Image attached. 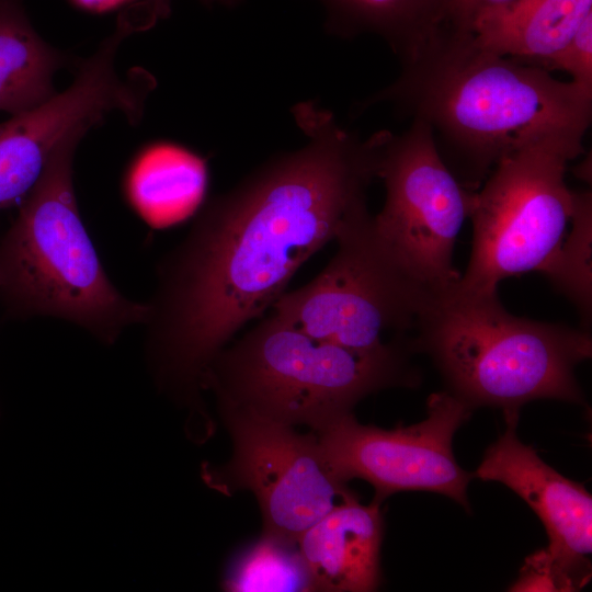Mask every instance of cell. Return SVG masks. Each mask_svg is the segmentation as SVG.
<instances>
[{"instance_id":"1","label":"cell","mask_w":592,"mask_h":592,"mask_svg":"<svg viewBox=\"0 0 592 592\" xmlns=\"http://www.w3.org/2000/svg\"><path fill=\"white\" fill-rule=\"evenodd\" d=\"M301 148L263 163L212 198L159 262L148 305L146 358L157 388L201 423L215 356L285 293L299 266L367 205L373 141L312 102L293 110Z\"/></svg>"},{"instance_id":"2","label":"cell","mask_w":592,"mask_h":592,"mask_svg":"<svg viewBox=\"0 0 592 592\" xmlns=\"http://www.w3.org/2000/svg\"><path fill=\"white\" fill-rule=\"evenodd\" d=\"M382 102L431 128L444 162L469 191L506 155L551 133H587L592 116V93L572 81L446 30L363 109Z\"/></svg>"},{"instance_id":"3","label":"cell","mask_w":592,"mask_h":592,"mask_svg":"<svg viewBox=\"0 0 592 592\" xmlns=\"http://www.w3.org/2000/svg\"><path fill=\"white\" fill-rule=\"evenodd\" d=\"M409 339L372 350L318 340L275 314L213 360L204 379L217 406L319 432L364 397L420 383Z\"/></svg>"},{"instance_id":"4","label":"cell","mask_w":592,"mask_h":592,"mask_svg":"<svg viewBox=\"0 0 592 592\" xmlns=\"http://www.w3.org/2000/svg\"><path fill=\"white\" fill-rule=\"evenodd\" d=\"M455 285L435 295L409 339L413 351L432 357L451 394L471 408L503 410L542 398L583 401L574 368L591 357L589 330L516 317L498 289Z\"/></svg>"},{"instance_id":"5","label":"cell","mask_w":592,"mask_h":592,"mask_svg":"<svg viewBox=\"0 0 592 592\" xmlns=\"http://www.w3.org/2000/svg\"><path fill=\"white\" fill-rule=\"evenodd\" d=\"M82 138L57 149L0 238V294L13 316L61 319L113 344L148 305L111 282L81 219L72 166Z\"/></svg>"},{"instance_id":"6","label":"cell","mask_w":592,"mask_h":592,"mask_svg":"<svg viewBox=\"0 0 592 592\" xmlns=\"http://www.w3.org/2000/svg\"><path fill=\"white\" fill-rule=\"evenodd\" d=\"M584 135L551 133L496 164L474 192L471 253L456 288L497 291L509 276L540 272L563 240L571 218L574 191L567 186L566 171L583 153Z\"/></svg>"},{"instance_id":"7","label":"cell","mask_w":592,"mask_h":592,"mask_svg":"<svg viewBox=\"0 0 592 592\" xmlns=\"http://www.w3.org/2000/svg\"><path fill=\"white\" fill-rule=\"evenodd\" d=\"M338 249L309 283L285 292L272 312L318 340L356 350L379 348L385 332L414 330L434 294L391 252L367 205L344 223Z\"/></svg>"},{"instance_id":"8","label":"cell","mask_w":592,"mask_h":592,"mask_svg":"<svg viewBox=\"0 0 592 592\" xmlns=\"http://www.w3.org/2000/svg\"><path fill=\"white\" fill-rule=\"evenodd\" d=\"M372 139L376 178L386 190L373 216L376 230L419 282L434 294L446 292L462 276L453 252L475 191L449 170L424 122L412 119L401 134L380 130Z\"/></svg>"},{"instance_id":"9","label":"cell","mask_w":592,"mask_h":592,"mask_svg":"<svg viewBox=\"0 0 592 592\" xmlns=\"http://www.w3.org/2000/svg\"><path fill=\"white\" fill-rule=\"evenodd\" d=\"M232 454L220 467L204 466L205 483L224 493L250 491L262 534L297 542L316 521L355 494L328 465L316 433L238 409L217 406Z\"/></svg>"},{"instance_id":"10","label":"cell","mask_w":592,"mask_h":592,"mask_svg":"<svg viewBox=\"0 0 592 592\" xmlns=\"http://www.w3.org/2000/svg\"><path fill=\"white\" fill-rule=\"evenodd\" d=\"M471 411L455 395L440 391L429 396L426 418L419 423L387 430L361 424L349 413L316 435L335 476L344 482L366 480L376 502L418 490L444 494L469 510L467 487L475 476L457 464L452 441Z\"/></svg>"},{"instance_id":"11","label":"cell","mask_w":592,"mask_h":592,"mask_svg":"<svg viewBox=\"0 0 592 592\" xmlns=\"http://www.w3.org/2000/svg\"><path fill=\"white\" fill-rule=\"evenodd\" d=\"M504 433L485 452L475 478L498 481L520 496L543 522L550 559L581 589L591 577L592 498L516 434L519 410H503Z\"/></svg>"},{"instance_id":"12","label":"cell","mask_w":592,"mask_h":592,"mask_svg":"<svg viewBox=\"0 0 592 592\" xmlns=\"http://www.w3.org/2000/svg\"><path fill=\"white\" fill-rule=\"evenodd\" d=\"M102 105L95 91L72 81L42 105L0 124V209L23 200L57 149L98 125Z\"/></svg>"},{"instance_id":"13","label":"cell","mask_w":592,"mask_h":592,"mask_svg":"<svg viewBox=\"0 0 592 592\" xmlns=\"http://www.w3.org/2000/svg\"><path fill=\"white\" fill-rule=\"evenodd\" d=\"M380 503L356 496L333 506L297 539L314 591L368 592L379 584Z\"/></svg>"},{"instance_id":"14","label":"cell","mask_w":592,"mask_h":592,"mask_svg":"<svg viewBox=\"0 0 592 592\" xmlns=\"http://www.w3.org/2000/svg\"><path fill=\"white\" fill-rule=\"evenodd\" d=\"M592 14V0H516L479 16L467 34L479 48L540 68Z\"/></svg>"},{"instance_id":"15","label":"cell","mask_w":592,"mask_h":592,"mask_svg":"<svg viewBox=\"0 0 592 592\" xmlns=\"http://www.w3.org/2000/svg\"><path fill=\"white\" fill-rule=\"evenodd\" d=\"M68 62L35 31L22 0H0V111L18 115L52 99L54 76Z\"/></svg>"},{"instance_id":"16","label":"cell","mask_w":592,"mask_h":592,"mask_svg":"<svg viewBox=\"0 0 592 592\" xmlns=\"http://www.w3.org/2000/svg\"><path fill=\"white\" fill-rule=\"evenodd\" d=\"M329 29L342 36H380L401 64L413 59L439 33L437 0H319Z\"/></svg>"},{"instance_id":"17","label":"cell","mask_w":592,"mask_h":592,"mask_svg":"<svg viewBox=\"0 0 592 592\" xmlns=\"http://www.w3.org/2000/svg\"><path fill=\"white\" fill-rule=\"evenodd\" d=\"M146 162L140 195L155 221L175 223L198 206L207 181L202 159L182 148L161 146Z\"/></svg>"},{"instance_id":"18","label":"cell","mask_w":592,"mask_h":592,"mask_svg":"<svg viewBox=\"0 0 592 592\" xmlns=\"http://www.w3.org/2000/svg\"><path fill=\"white\" fill-rule=\"evenodd\" d=\"M223 588L232 592L314 591L297 542L264 534L231 566Z\"/></svg>"},{"instance_id":"19","label":"cell","mask_w":592,"mask_h":592,"mask_svg":"<svg viewBox=\"0 0 592 592\" xmlns=\"http://www.w3.org/2000/svg\"><path fill=\"white\" fill-rule=\"evenodd\" d=\"M572 229L562 240L540 273L567 296L581 317L582 328L588 330L592 316L591 243L592 194L576 192L570 218Z\"/></svg>"},{"instance_id":"20","label":"cell","mask_w":592,"mask_h":592,"mask_svg":"<svg viewBox=\"0 0 592 592\" xmlns=\"http://www.w3.org/2000/svg\"><path fill=\"white\" fill-rule=\"evenodd\" d=\"M540 69L561 70L571 75V81L592 93V14L581 24L571 41L546 60Z\"/></svg>"},{"instance_id":"21","label":"cell","mask_w":592,"mask_h":592,"mask_svg":"<svg viewBox=\"0 0 592 592\" xmlns=\"http://www.w3.org/2000/svg\"><path fill=\"white\" fill-rule=\"evenodd\" d=\"M579 588L547 555L545 549L526 558L511 591H577Z\"/></svg>"},{"instance_id":"22","label":"cell","mask_w":592,"mask_h":592,"mask_svg":"<svg viewBox=\"0 0 592 592\" xmlns=\"http://www.w3.org/2000/svg\"><path fill=\"white\" fill-rule=\"evenodd\" d=\"M440 8V30L468 33L474 22L481 15L503 8L516 0H437Z\"/></svg>"},{"instance_id":"23","label":"cell","mask_w":592,"mask_h":592,"mask_svg":"<svg viewBox=\"0 0 592 592\" xmlns=\"http://www.w3.org/2000/svg\"><path fill=\"white\" fill-rule=\"evenodd\" d=\"M77 4L81 5L82 8H87L90 10H107L111 8H114L118 5L119 3H124L127 0H72Z\"/></svg>"},{"instance_id":"24","label":"cell","mask_w":592,"mask_h":592,"mask_svg":"<svg viewBox=\"0 0 592 592\" xmlns=\"http://www.w3.org/2000/svg\"><path fill=\"white\" fill-rule=\"evenodd\" d=\"M203 1L208 4L219 3L224 5H232L237 2V0H203Z\"/></svg>"}]
</instances>
